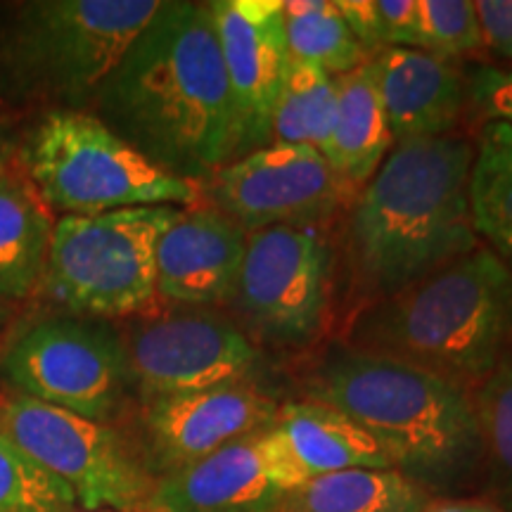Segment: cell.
<instances>
[{
    "mask_svg": "<svg viewBox=\"0 0 512 512\" xmlns=\"http://www.w3.org/2000/svg\"><path fill=\"white\" fill-rule=\"evenodd\" d=\"M91 112L178 178L209 181L235 157V114L209 3L164 0Z\"/></svg>",
    "mask_w": 512,
    "mask_h": 512,
    "instance_id": "6da1fadb",
    "label": "cell"
},
{
    "mask_svg": "<svg viewBox=\"0 0 512 512\" xmlns=\"http://www.w3.org/2000/svg\"><path fill=\"white\" fill-rule=\"evenodd\" d=\"M475 147L448 136L394 143L349 214V259L361 297H392L475 252L467 183Z\"/></svg>",
    "mask_w": 512,
    "mask_h": 512,
    "instance_id": "7a4b0ae2",
    "label": "cell"
},
{
    "mask_svg": "<svg viewBox=\"0 0 512 512\" xmlns=\"http://www.w3.org/2000/svg\"><path fill=\"white\" fill-rule=\"evenodd\" d=\"M347 344L472 394L512 351V268L494 249L477 247L406 290L370 302Z\"/></svg>",
    "mask_w": 512,
    "mask_h": 512,
    "instance_id": "3957f363",
    "label": "cell"
},
{
    "mask_svg": "<svg viewBox=\"0 0 512 512\" xmlns=\"http://www.w3.org/2000/svg\"><path fill=\"white\" fill-rule=\"evenodd\" d=\"M306 399L349 415L415 482L460 475L484 451L470 392L349 344L309 370Z\"/></svg>",
    "mask_w": 512,
    "mask_h": 512,
    "instance_id": "277c9868",
    "label": "cell"
},
{
    "mask_svg": "<svg viewBox=\"0 0 512 512\" xmlns=\"http://www.w3.org/2000/svg\"><path fill=\"white\" fill-rule=\"evenodd\" d=\"M162 0H27L0 15V95L17 105L91 112L102 83Z\"/></svg>",
    "mask_w": 512,
    "mask_h": 512,
    "instance_id": "5b68a950",
    "label": "cell"
},
{
    "mask_svg": "<svg viewBox=\"0 0 512 512\" xmlns=\"http://www.w3.org/2000/svg\"><path fill=\"white\" fill-rule=\"evenodd\" d=\"M17 164L57 216L195 207L202 185L152 164L86 110H50L19 138Z\"/></svg>",
    "mask_w": 512,
    "mask_h": 512,
    "instance_id": "8992f818",
    "label": "cell"
},
{
    "mask_svg": "<svg viewBox=\"0 0 512 512\" xmlns=\"http://www.w3.org/2000/svg\"><path fill=\"white\" fill-rule=\"evenodd\" d=\"M178 207L60 216L36 297L88 318H128L157 302V242Z\"/></svg>",
    "mask_w": 512,
    "mask_h": 512,
    "instance_id": "52a82bcc",
    "label": "cell"
},
{
    "mask_svg": "<svg viewBox=\"0 0 512 512\" xmlns=\"http://www.w3.org/2000/svg\"><path fill=\"white\" fill-rule=\"evenodd\" d=\"M0 380L12 394L105 425L133 394L119 328L60 309L12 320L0 342Z\"/></svg>",
    "mask_w": 512,
    "mask_h": 512,
    "instance_id": "ba28073f",
    "label": "cell"
},
{
    "mask_svg": "<svg viewBox=\"0 0 512 512\" xmlns=\"http://www.w3.org/2000/svg\"><path fill=\"white\" fill-rule=\"evenodd\" d=\"M0 430L72 491L83 510L143 512L157 477L131 444L105 422L10 394Z\"/></svg>",
    "mask_w": 512,
    "mask_h": 512,
    "instance_id": "9c48e42d",
    "label": "cell"
},
{
    "mask_svg": "<svg viewBox=\"0 0 512 512\" xmlns=\"http://www.w3.org/2000/svg\"><path fill=\"white\" fill-rule=\"evenodd\" d=\"M335 252L320 226H275L247 235L230 302L242 330L273 347H306L328 316Z\"/></svg>",
    "mask_w": 512,
    "mask_h": 512,
    "instance_id": "30bf717a",
    "label": "cell"
},
{
    "mask_svg": "<svg viewBox=\"0 0 512 512\" xmlns=\"http://www.w3.org/2000/svg\"><path fill=\"white\" fill-rule=\"evenodd\" d=\"M140 401L249 382L259 366L252 337L230 318L209 311L164 313L121 332Z\"/></svg>",
    "mask_w": 512,
    "mask_h": 512,
    "instance_id": "8fae6325",
    "label": "cell"
},
{
    "mask_svg": "<svg viewBox=\"0 0 512 512\" xmlns=\"http://www.w3.org/2000/svg\"><path fill=\"white\" fill-rule=\"evenodd\" d=\"M349 188L313 147L271 143L221 166L202 183V197L249 235L275 226H320Z\"/></svg>",
    "mask_w": 512,
    "mask_h": 512,
    "instance_id": "7c38bea8",
    "label": "cell"
},
{
    "mask_svg": "<svg viewBox=\"0 0 512 512\" xmlns=\"http://www.w3.org/2000/svg\"><path fill=\"white\" fill-rule=\"evenodd\" d=\"M235 114V159L271 145L273 112L290 74L283 0L209 3Z\"/></svg>",
    "mask_w": 512,
    "mask_h": 512,
    "instance_id": "4fadbf2b",
    "label": "cell"
},
{
    "mask_svg": "<svg viewBox=\"0 0 512 512\" xmlns=\"http://www.w3.org/2000/svg\"><path fill=\"white\" fill-rule=\"evenodd\" d=\"M306 479L273 430L157 477L143 512H278Z\"/></svg>",
    "mask_w": 512,
    "mask_h": 512,
    "instance_id": "5bb4252c",
    "label": "cell"
},
{
    "mask_svg": "<svg viewBox=\"0 0 512 512\" xmlns=\"http://www.w3.org/2000/svg\"><path fill=\"white\" fill-rule=\"evenodd\" d=\"M278 403L249 382L143 403L147 470L159 477L211 456L233 441L271 430Z\"/></svg>",
    "mask_w": 512,
    "mask_h": 512,
    "instance_id": "9a60e30c",
    "label": "cell"
},
{
    "mask_svg": "<svg viewBox=\"0 0 512 512\" xmlns=\"http://www.w3.org/2000/svg\"><path fill=\"white\" fill-rule=\"evenodd\" d=\"M247 233L214 207L181 209L157 242V299L178 306L230 302Z\"/></svg>",
    "mask_w": 512,
    "mask_h": 512,
    "instance_id": "2e32d148",
    "label": "cell"
},
{
    "mask_svg": "<svg viewBox=\"0 0 512 512\" xmlns=\"http://www.w3.org/2000/svg\"><path fill=\"white\" fill-rule=\"evenodd\" d=\"M394 143L448 136L470 88L451 60L430 50L384 48L370 57Z\"/></svg>",
    "mask_w": 512,
    "mask_h": 512,
    "instance_id": "e0dca14e",
    "label": "cell"
},
{
    "mask_svg": "<svg viewBox=\"0 0 512 512\" xmlns=\"http://www.w3.org/2000/svg\"><path fill=\"white\" fill-rule=\"evenodd\" d=\"M271 430L304 479L344 470H396L394 460L361 425L313 399L280 406Z\"/></svg>",
    "mask_w": 512,
    "mask_h": 512,
    "instance_id": "ac0fdd59",
    "label": "cell"
},
{
    "mask_svg": "<svg viewBox=\"0 0 512 512\" xmlns=\"http://www.w3.org/2000/svg\"><path fill=\"white\" fill-rule=\"evenodd\" d=\"M55 223L15 159L0 174V302L17 306L36 297Z\"/></svg>",
    "mask_w": 512,
    "mask_h": 512,
    "instance_id": "d6986e66",
    "label": "cell"
},
{
    "mask_svg": "<svg viewBox=\"0 0 512 512\" xmlns=\"http://www.w3.org/2000/svg\"><path fill=\"white\" fill-rule=\"evenodd\" d=\"M335 81L337 117L323 157L354 188L366 185L375 176L392 150L394 138L373 60L356 67L354 72L335 76Z\"/></svg>",
    "mask_w": 512,
    "mask_h": 512,
    "instance_id": "ffe728a7",
    "label": "cell"
},
{
    "mask_svg": "<svg viewBox=\"0 0 512 512\" xmlns=\"http://www.w3.org/2000/svg\"><path fill=\"white\" fill-rule=\"evenodd\" d=\"M427 505L420 482L401 470H344L306 479L278 512H422Z\"/></svg>",
    "mask_w": 512,
    "mask_h": 512,
    "instance_id": "44dd1931",
    "label": "cell"
},
{
    "mask_svg": "<svg viewBox=\"0 0 512 512\" xmlns=\"http://www.w3.org/2000/svg\"><path fill=\"white\" fill-rule=\"evenodd\" d=\"M472 228L512 268V126L482 128L467 183Z\"/></svg>",
    "mask_w": 512,
    "mask_h": 512,
    "instance_id": "7402d4cb",
    "label": "cell"
},
{
    "mask_svg": "<svg viewBox=\"0 0 512 512\" xmlns=\"http://www.w3.org/2000/svg\"><path fill=\"white\" fill-rule=\"evenodd\" d=\"M283 24L292 62L342 76L370 60L339 15L335 0H283Z\"/></svg>",
    "mask_w": 512,
    "mask_h": 512,
    "instance_id": "603a6c76",
    "label": "cell"
},
{
    "mask_svg": "<svg viewBox=\"0 0 512 512\" xmlns=\"http://www.w3.org/2000/svg\"><path fill=\"white\" fill-rule=\"evenodd\" d=\"M337 117V81L311 64L292 62L273 112L271 143L304 145L325 155Z\"/></svg>",
    "mask_w": 512,
    "mask_h": 512,
    "instance_id": "cb8c5ba5",
    "label": "cell"
},
{
    "mask_svg": "<svg viewBox=\"0 0 512 512\" xmlns=\"http://www.w3.org/2000/svg\"><path fill=\"white\" fill-rule=\"evenodd\" d=\"M76 498L0 430V512H69Z\"/></svg>",
    "mask_w": 512,
    "mask_h": 512,
    "instance_id": "d4e9b609",
    "label": "cell"
},
{
    "mask_svg": "<svg viewBox=\"0 0 512 512\" xmlns=\"http://www.w3.org/2000/svg\"><path fill=\"white\" fill-rule=\"evenodd\" d=\"M482 448L512 496V351L472 394Z\"/></svg>",
    "mask_w": 512,
    "mask_h": 512,
    "instance_id": "484cf974",
    "label": "cell"
},
{
    "mask_svg": "<svg viewBox=\"0 0 512 512\" xmlns=\"http://www.w3.org/2000/svg\"><path fill=\"white\" fill-rule=\"evenodd\" d=\"M422 41L434 55L463 57L484 48L482 29L470 0H418Z\"/></svg>",
    "mask_w": 512,
    "mask_h": 512,
    "instance_id": "4316f807",
    "label": "cell"
},
{
    "mask_svg": "<svg viewBox=\"0 0 512 512\" xmlns=\"http://www.w3.org/2000/svg\"><path fill=\"white\" fill-rule=\"evenodd\" d=\"M387 48L425 50L418 0H375Z\"/></svg>",
    "mask_w": 512,
    "mask_h": 512,
    "instance_id": "83f0119b",
    "label": "cell"
},
{
    "mask_svg": "<svg viewBox=\"0 0 512 512\" xmlns=\"http://www.w3.org/2000/svg\"><path fill=\"white\" fill-rule=\"evenodd\" d=\"M470 100L489 121H503L512 126V69L484 67L472 79Z\"/></svg>",
    "mask_w": 512,
    "mask_h": 512,
    "instance_id": "f1b7e54d",
    "label": "cell"
},
{
    "mask_svg": "<svg viewBox=\"0 0 512 512\" xmlns=\"http://www.w3.org/2000/svg\"><path fill=\"white\" fill-rule=\"evenodd\" d=\"M335 5L339 15L347 22L351 34H354L356 41L361 43V48L368 53V57H375L387 48L375 0H335Z\"/></svg>",
    "mask_w": 512,
    "mask_h": 512,
    "instance_id": "f546056e",
    "label": "cell"
},
{
    "mask_svg": "<svg viewBox=\"0 0 512 512\" xmlns=\"http://www.w3.org/2000/svg\"><path fill=\"white\" fill-rule=\"evenodd\" d=\"M475 12L484 46L512 60V0H479Z\"/></svg>",
    "mask_w": 512,
    "mask_h": 512,
    "instance_id": "4dcf8cb0",
    "label": "cell"
},
{
    "mask_svg": "<svg viewBox=\"0 0 512 512\" xmlns=\"http://www.w3.org/2000/svg\"><path fill=\"white\" fill-rule=\"evenodd\" d=\"M422 512H508L501 505L489 501H479V498H453V501H434L427 505Z\"/></svg>",
    "mask_w": 512,
    "mask_h": 512,
    "instance_id": "1f68e13d",
    "label": "cell"
},
{
    "mask_svg": "<svg viewBox=\"0 0 512 512\" xmlns=\"http://www.w3.org/2000/svg\"><path fill=\"white\" fill-rule=\"evenodd\" d=\"M19 133L12 128L8 119L0 117V174L17 159Z\"/></svg>",
    "mask_w": 512,
    "mask_h": 512,
    "instance_id": "d6a6232c",
    "label": "cell"
},
{
    "mask_svg": "<svg viewBox=\"0 0 512 512\" xmlns=\"http://www.w3.org/2000/svg\"><path fill=\"white\" fill-rule=\"evenodd\" d=\"M17 318V306L0 302V332H5L12 325V320Z\"/></svg>",
    "mask_w": 512,
    "mask_h": 512,
    "instance_id": "836d02e7",
    "label": "cell"
},
{
    "mask_svg": "<svg viewBox=\"0 0 512 512\" xmlns=\"http://www.w3.org/2000/svg\"><path fill=\"white\" fill-rule=\"evenodd\" d=\"M69 512H114V510H83V508H79V505H76V508H72Z\"/></svg>",
    "mask_w": 512,
    "mask_h": 512,
    "instance_id": "e575fe53",
    "label": "cell"
},
{
    "mask_svg": "<svg viewBox=\"0 0 512 512\" xmlns=\"http://www.w3.org/2000/svg\"><path fill=\"white\" fill-rule=\"evenodd\" d=\"M0 403H3V394H0Z\"/></svg>",
    "mask_w": 512,
    "mask_h": 512,
    "instance_id": "d590c367",
    "label": "cell"
}]
</instances>
